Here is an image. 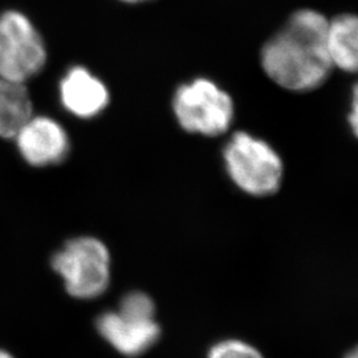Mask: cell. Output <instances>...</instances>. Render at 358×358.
<instances>
[{
    "label": "cell",
    "instance_id": "cell-3",
    "mask_svg": "<svg viewBox=\"0 0 358 358\" xmlns=\"http://www.w3.org/2000/svg\"><path fill=\"white\" fill-rule=\"evenodd\" d=\"M173 112L185 131L217 137L231 128L235 105L230 94L217 83L198 77L177 88L173 96Z\"/></svg>",
    "mask_w": 358,
    "mask_h": 358
},
{
    "label": "cell",
    "instance_id": "cell-7",
    "mask_svg": "<svg viewBox=\"0 0 358 358\" xmlns=\"http://www.w3.org/2000/svg\"><path fill=\"white\" fill-rule=\"evenodd\" d=\"M13 138L22 158L31 166L57 165L71 150L66 130L47 115H31Z\"/></svg>",
    "mask_w": 358,
    "mask_h": 358
},
{
    "label": "cell",
    "instance_id": "cell-14",
    "mask_svg": "<svg viewBox=\"0 0 358 358\" xmlns=\"http://www.w3.org/2000/svg\"><path fill=\"white\" fill-rule=\"evenodd\" d=\"M122 3H128V4H140V3H145V1H149V0H120Z\"/></svg>",
    "mask_w": 358,
    "mask_h": 358
},
{
    "label": "cell",
    "instance_id": "cell-12",
    "mask_svg": "<svg viewBox=\"0 0 358 358\" xmlns=\"http://www.w3.org/2000/svg\"><path fill=\"white\" fill-rule=\"evenodd\" d=\"M349 124L352 127V131L355 134H357V122H358V106H357V92L355 90L353 92V101H352V112L348 115Z\"/></svg>",
    "mask_w": 358,
    "mask_h": 358
},
{
    "label": "cell",
    "instance_id": "cell-10",
    "mask_svg": "<svg viewBox=\"0 0 358 358\" xmlns=\"http://www.w3.org/2000/svg\"><path fill=\"white\" fill-rule=\"evenodd\" d=\"M32 115V103L26 84L0 76V137L13 138Z\"/></svg>",
    "mask_w": 358,
    "mask_h": 358
},
{
    "label": "cell",
    "instance_id": "cell-2",
    "mask_svg": "<svg viewBox=\"0 0 358 358\" xmlns=\"http://www.w3.org/2000/svg\"><path fill=\"white\" fill-rule=\"evenodd\" d=\"M223 164L232 183L251 196L279 192L284 178L282 157L263 138L236 131L223 148Z\"/></svg>",
    "mask_w": 358,
    "mask_h": 358
},
{
    "label": "cell",
    "instance_id": "cell-13",
    "mask_svg": "<svg viewBox=\"0 0 358 358\" xmlns=\"http://www.w3.org/2000/svg\"><path fill=\"white\" fill-rule=\"evenodd\" d=\"M0 358H15L13 355L8 352V350H6V349H0Z\"/></svg>",
    "mask_w": 358,
    "mask_h": 358
},
{
    "label": "cell",
    "instance_id": "cell-5",
    "mask_svg": "<svg viewBox=\"0 0 358 358\" xmlns=\"http://www.w3.org/2000/svg\"><path fill=\"white\" fill-rule=\"evenodd\" d=\"M153 300L142 292L127 294L117 310L97 319V331L120 353L136 357L157 343L161 329L154 319Z\"/></svg>",
    "mask_w": 358,
    "mask_h": 358
},
{
    "label": "cell",
    "instance_id": "cell-1",
    "mask_svg": "<svg viewBox=\"0 0 358 358\" xmlns=\"http://www.w3.org/2000/svg\"><path fill=\"white\" fill-rule=\"evenodd\" d=\"M328 22L310 8L292 13L262 48L264 73L282 90L294 93L320 88L333 71L325 45Z\"/></svg>",
    "mask_w": 358,
    "mask_h": 358
},
{
    "label": "cell",
    "instance_id": "cell-8",
    "mask_svg": "<svg viewBox=\"0 0 358 358\" xmlns=\"http://www.w3.org/2000/svg\"><path fill=\"white\" fill-rule=\"evenodd\" d=\"M59 93L65 110L81 120L101 115L110 101V93L103 80L81 65L66 71L60 81Z\"/></svg>",
    "mask_w": 358,
    "mask_h": 358
},
{
    "label": "cell",
    "instance_id": "cell-15",
    "mask_svg": "<svg viewBox=\"0 0 358 358\" xmlns=\"http://www.w3.org/2000/svg\"><path fill=\"white\" fill-rule=\"evenodd\" d=\"M346 358H358L357 352H356V350H353L350 355H348V357Z\"/></svg>",
    "mask_w": 358,
    "mask_h": 358
},
{
    "label": "cell",
    "instance_id": "cell-4",
    "mask_svg": "<svg viewBox=\"0 0 358 358\" xmlns=\"http://www.w3.org/2000/svg\"><path fill=\"white\" fill-rule=\"evenodd\" d=\"M52 268L63 279L65 291L81 300L96 299L110 282V252L103 241L78 236L52 257Z\"/></svg>",
    "mask_w": 358,
    "mask_h": 358
},
{
    "label": "cell",
    "instance_id": "cell-6",
    "mask_svg": "<svg viewBox=\"0 0 358 358\" xmlns=\"http://www.w3.org/2000/svg\"><path fill=\"white\" fill-rule=\"evenodd\" d=\"M45 63V43L29 17L13 10L0 13V76L26 84Z\"/></svg>",
    "mask_w": 358,
    "mask_h": 358
},
{
    "label": "cell",
    "instance_id": "cell-11",
    "mask_svg": "<svg viewBox=\"0 0 358 358\" xmlns=\"http://www.w3.org/2000/svg\"><path fill=\"white\" fill-rule=\"evenodd\" d=\"M207 358H263V356L256 348L244 341L226 340L213 346Z\"/></svg>",
    "mask_w": 358,
    "mask_h": 358
},
{
    "label": "cell",
    "instance_id": "cell-9",
    "mask_svg": "<svg viewBox=\"0 0 358 358\" xmlns=\"http://www.w3.org/2000/svg\"><path fill=\"white\" fill-rule=\"evenodd\" d=\"M327 52L333 69L355 73L358 65V20L356 15L343 13L328 22Z\"/></svg>",
    "mask_w": 358,
    "mask_h": 358
}]
</instances>
